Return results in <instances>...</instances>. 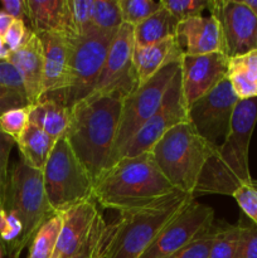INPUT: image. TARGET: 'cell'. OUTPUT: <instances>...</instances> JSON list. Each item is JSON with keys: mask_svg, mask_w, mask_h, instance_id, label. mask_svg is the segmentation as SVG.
Segmentation results:
<instances>
[{"mask_svg": "<svg viewBox=\"0 0 257 258\" xmlns=\"http://www.w3.org/2000/svg\"><path fill=\"white\" fill-rule=\"evenodd\" d=\"M123 100L117 93H92L71 106L65 138L93 181L110 165Z\"/></svg>", "mask_w": 257, "mask_h": 258, "instance_id": "1", "label": "cell"}, {"mask_svg": "<svg viewBox=\"0 0 257 258\" xmlns=\"http://www.w3.org/2000/svg\"><path fill=\"white\" fill-rule=\"evenodd\" d=\"M193 199L191 194L175 190L146 206L120 211L117 221L102 229L95 258H140Z\"/></svg>", "mask_w": 257, "mask_h": 258, "instance_id": "2", "label": "cell"}, {"mask_svg": "<svg viewBox=\"0 0 257 258\" xmlns=\"http://www.w3.org/2000/svg\"><path fill=\"white\" fill-rule=\"evenodd\" d=\"M256 123L257 97L238 101L228 135L207 161L194 198L206 194L232 196L241 185L251 183L249 143Z\"/></svg>", "mask_w": 257, "mask_h": 258, "instance_id": "3", "label": "cell"}, {"mask_svg": "<svg viewBox=\"0 0 257 258\" xmlns=\"http://www.w3.org/2000/svg\"><path fill=\"white\" fill-rule=\"evenodd\" d=\"M175 190L149 151L111 165L95 181L93 199L103 208L120 212L150 204Z\"/></svg>", "mask_w": 257, "mask_h": 258, "instance_id": "4", "label": "cell"}, {"mask_svg": "<svg viewBox=\"0 0 257 258\" xmlns=\"http://www.w3.org/2000/svg\"><path fill=\"white\" fill-rule=\"evenodd\" d=\"M214 149L190 123L184 122L170 128L150 153L169 183L176 190L194 197L199 176Z\"/></svg>", "mask_w": 257, "mask_h": 258, "instance_id": "5", "label": "cell"}, {"mask_svg": "<svg viewBox=\"0 0 257 258\" xmlns=\"http://www.w3.org/2000/svg\"><path fill=\"white\" fill-rule=\"evenodd\" d=\"M5 213L14 216L23 227L22 237L13 258L32 243L40 227L55 216L45 194L43 173L30 168L23 160L15 164L3 191Z\"/></svg>", "mask_w": 257, "mask_h": 258, "instance_id": "6", "label": "cell"}, {"mask_svg": "<svg viewBox=\"0 0 257 258\" xmlns=\"http://www.w3.org/2000/svg\"><path fill=\"white\" fill-rule=\"evenodd\" d=\"M45 194L54 213L93 199V181L66 138L55 143L43 169Z\"/></svg>", "mask_w": 257, "mask_h": 258, "instance_id": "7", "label": "cell"}, {"mask_svg": "<svg viewBox=\"0 0 257 258\" xmlns=\"http://www.w3.org/2000/svg\"><path fill=\"white\" fill-rule=\"evenodd\" d=\"M116 33L92 27L73 40L67 87L53 100L71 107L93 92Z\"/></svg>", "mask_w": 257, "mask_h": 258, "instance_id": "8", "label": "cell"}, {"mask_svg": "<svg viewBox=\"0 0 257 258\" xmlns=\"http://www.w3.org/2000/svg\"><path fill=\"white\" fill-rule=\"evenodd\" d=\"M180 59L173 60L161 68L155 76L139 86L131 95L123 100L117 136H116L108 168L120 160L123 149L130 143L131 139L159 110L171 81L180 71Z\"/></svg>", "mask_w": 257, "mask_h": 258, "instance_id": "9", "label": "cell"}, {"mask_svg": "<svg viewBox=\"0 0 257 258\" xmlns=\"http://www.w3.org/2000/svg\"><path fill=\"white\" fill-rule=\"evenodd\" d=\"M238 101L231 83L226 78L211 92L189 106V123L207 143L213 148H218L228 135Z\"/></svg>", "mask_w": 257, "mask_h": 258, "instance_id": "10", "label": "cell"}, {"mask_svg": "<svg viewBox=\"0 0 257 258\" xmlns=\"http://www.w3.org/2000/svg\"><path fill=\"white\" fill-rule=\"evenodd\" d=\"M184 122H189L188 106L184 98L179 71L171 81L159 110L131 139L123 149L120 160L122 158H134L149 153L170 128Z\"/></svg>", "mask_w": 257, "mask_h": 258, "instance_id": "11", "label": "cell"}, {"mask_svg": "<svg viewBox=\"0 0 257 258\" xmlns=\"http://www.w3.org/2000/svg\"><path fill=\"white\" fill-rule=\"evenodd\" d=\"M134 27L123 23L113 37L105 66L92 93H117L126 98L139 87L134 66Z\"/></svg>", "mask_w": 257, "mask_h": 258, "instance_id": "12", "label": "cell"}, {"mask_svg": "<svg viewBox=\"0 0 257 258\" xmlns=\"http://www.w3.org/2000/svg\"><path fill=\"white\" fill-rule=\"evenodd\" d=\"M62 227L52 258H77L85 253L106 226L95 201L60 212Z\"/></svg>", "mask_w": 257, "mask_h": 258, "instance_id": "13", "label": "cell"}, {"mask_svg": "<svg viewBox=\"0 0 257 258\" xmlns=\"http://www.w3.org/2000/svg\"><path fill=\"white\" fill-rule=\"evenodd\" d=\"M208 9L219 24L227 57L257 49V18L243 0H209Z\"/></svg>", "mask_w": 257, "mask_h": 258, "instance_id": "14", "label": "cell"}, {"mask_svg": "<svg viewBox=\"0 0 257 258\" xmlns=\"http://www.w3.org/2000/svg\"><path fill=\"white\" fill-rule=\"evenodd\" d=\"M213 223V209L193 199L166 224L140 258H169Z\"/></svg>", "mask_w": 257, "mask_h": 258, "instance_id": "15", "label": "cell"}, {"mask_svg": "<svg viewBox=\"0 0 257 258\" xmlns=\"http://www.w3.org/2000/svg\"><path fill=\"white\" fill-rule=\"evenodd\" d=\"M228 57L221 52L208 54H183L180 78L186 106L203 97L227 78Z\"/></svg>", "mask_w": 257, "mask_h": 258, "instance_id": "16", "label": "cell"}, {"mask_svg": "<svg viewBox=\"0 0 257 258\" xmlns=\"http://www.w3.org/2000/svg\"><path fill=\"white\" fill-rule=\"evenodd\" d=\"M43 47L42 97L55 98L66 90L72 43L66 35L58 33H39Z\"/></svg>", "mask_w": 257, "mask_h": 258, "instance_id": "17", "label": "cell"}, {"mask_svg": "<svg viewBox=\"0 0 257 258\" xmlns=\"http://www.w3.org/2000/svg\"><path fill=\"white\" fill-rule=\"evenodd\" d=\"M175 38L183 54L197 55L216 52L224 54L219 24L212 15H202L179 23Z\"/></svg>", "mask_w": 257, "mask_h": 258, "instance_id": "18", "label": "cell"}, {"mask_svg": "<svg viewBox=\"0 0 257 258\" xmlns=\"http://www.w3.org/2000/svg\"><path fill=\"white\" fill-rule=\"evenodd\" d=\"M28 18L35 34L58 33L68 39L78 38L70 0H27Z\"/></svg>", "mask_w": 257, "mask_h": 258, "instance_id": "19", "label": "cell"}, {"mask_svg": "<svg viewBox=\"0 0 257 258\" xmlns=\"http://www.w3.org/2000/svg\"><path fill=\"white\" fill-rule=\"evenodd\" d=\"M8 60L22 77L28 103L35 105L42 97L43 85V47L39 37L33 32L22 47L9 53Z\"/></svg>", "mask_w": 257, "mask_h": 258, "instance_id": "20", "label": "cell"}, {"mask_svg": "<svg viewBox=\"0 0 257 258\" xmlns=\"http://www.w3.org/2000/svg\"><path fill=\"white\" fill-rule=\"evenodd\" d=\"M183 52L175 37H170L155 44L134 49V66L138 75L139 86L155 76L161 68L173 60L180 59Z\"/></svg>", "mask_w": 257, "mask_h": 258, "instance_id": "21", "label": "cell"}, {"mask_svg": "<svg viewBox=\"0 0 257 258\" xmlns=\"http://www.w3.org/2000/svg\"><path fill=\"white\" fill-rule=\"evenodd\" d=\"M71 121V107L53 98L43 97L30 105L29 122L38 126L54 141L65 138Z\"/></svg>", "mask_w": 257, "mask_h": 258, "instance_id": "22", "label": "cell"}, {"mask_svg": "<svg viewBox=\"0 0 257 258\" xmlns=\"http://www.w3.org/2000/svg\"><path fill=\"white\" fill-rule=\"evenodd\" d=\"M55 143L44 131L29 122L15 144L19 148L22 160L30 168L43 171Z\"/></svg>", "mask_w": 257, "mask_h": 258, "instance_id": "23", "label": "cell"}, {"mask_svg": "<svg viewBox=\"0 0 257 258\" xmlns=\"http://www.w3.org/2000/svg\"><path fill=\"white\" fill-rule=\"evenodd\" d=\"M178 24V20L163 8L140 24L134 27L135 47H146L170 37H175Z\"/></svg>", "mask_w": 257, "mask_h": 258, "instance_id": "24", "label": "cell"}, {"mask_svg": "<svg viewBox=\"0 0 257 258\" xmlns=\"http://www.w3.org/2000/svg\"><path fill=\"white\" fill-rule=\"evenodd\" d=\"M62 219L55 214L48 219L39 228L29 244V254L27 258H52L59 237Z\"/></svg>", "mask_w": 257, "mask_h": 258, "instance_id": "25", "label": "cell"}, {"mask_svg": "<svg viewBox=\"0 0 257 258\" xmlns=\"http://www.w3.org/2000/svg\"><path fill=\"white\" fill-rule=\"evenodd\" d=\"M238 223L229 224L227 222H216L214 241L212 244L209 258H234L239 241Z\"/></svg>", "mask_w": 257, "mask_h": 258, "instance_id": "26", "label": "cell"}, {"mask_svg": "<svg viewBox=\"0 0 257 258\" xmlns=\"http://www.w3.org/2000/svg\"><path fill=\"white\" fill-rule=\"evenodd\" d=\"M92 27L106 32H117L123 24L118 0H93L91 9Z\"/></svg>", "mask_w": 257, "mask_h": 258, "instance_id": "27", "label": "cell"}, {"mask_svg": "<svg viewBox=\"0 0 257 258\" xmlns=\"http://www.w3.org/2000/svg\"><path fill=\"white\" fill-rule=\"evenodd\" d=\"M122 20L125 24L136 27L163 9L161 2H154V0H118Z\"/></svg>", "mask_w": 257, "mask_h": 258, "instance_id": "28", "label": "cell"}, {"mask_svg": "<svg viewBox=\"0 0 257 258\" xmlns=\"http://www.w3.org/2000/svg\"><path fill=\"white\" fill-rule=\"evenodd\" d=\"M214 232H216V222L169 258H209L214 241Z\"/></svg>", "mask_w": 257, "mask_h": 258, "instance_id": "29", "label": "cell"}, {"mask_svg": "<svg viewBox=\"0 0 257 258\" xmlns=\"http://www.w3.org/2000/svg\"><path fill=\"white\" fill-rule=\"evenodd\" d=\"M29 115L30 105L7 111L0 115V128L17 143L29 125Z\"/></svg>", "mask_w": 257, "mask_h": 258, "instance_id": "30", "label": "cell"}, {"mask_svg": "<svg viewBox=\"0 0 257 258\" xmlns=\"http://www.w3.org/2000/svg\"><path fill=\"white\" fill-rule=\"evenodd\" d=\"M208 4L209 0H161L164 9L168 10L179 23L202 17Z\"/></svg>", "mask_w": 257, "mask_h": 258, "instance_id": "31", "label": "cell"}, {"mask_svg": "<svg viewBox=\"0 0 257 258\" xmlns=\"http://www.w3.org/2000/svg\"><path fill=\"white\" fill-rule=\"evenodd\" d=\"M227 80L239 101L257 97V81L241 68L228 64Z\"/></svg>", "mask_w": 257, "mask_h": 258, "instance_id": "32", "label": "cell"}, {"mask_svg": "<svg viewBox=\"0 0 257 258\" xmlns=\"http://www.w3.org/2000/svg\"><path fill=\"white\" fill-rule=\"evenodd\" d=\"M239 241L234 258H257V226L242 217L238 222Z\"/></svg>", "mask_w": 257, "mask_h": 258, "instance_id": "33", "label": "cell"}, {"mask_svg": "<svg viewBox=\"0 0 257 258\" xmlns=\"http://www.w3.org/2000/svg\"><path fill=\"white\" fill-rule=\"evenodd\" d=\"M251 183L239 186L232 197L236 199L243 216L257 226V190Z\"/></svg>", "mask_w": 257, "mask_h": 258, "instance_id": "34", "label": "cell"}, {"mask_svg": "<svg viewBox=\"0 0 257 258\" xmlns=\"http://www.w3.org/2000/svg\"><path fill=\"white\" fill-rule=\"evenodd\" d=\"M92 2L93 0H70L73 24L78 37L86 34L92 28V22H91Z\"/></svg>", "mask_w": 257, "mask_h": 258, "instance_id": "35", "label": "cell"}, {"mask_svg": "<svg viewBox=\"0 0 257 258\" xmlns=\"http://www.w3.org/2000/svg\"><path fill=\"white\" fill-rule=\"evenodd\" d=\"M0 87L17 91L25 96V88L22 77L15 66L8 59H0Z\"/></svg>", "mask_w": 257, "mask_h": 258, "instance_id": "36", "label": "cell"}, {"mask_svg": "<svg viewBox=\"0 0 257 258\" xmlns=\"http://www.w3.org/2000/svg\"><path fill=\"white\" fill-rule=\"evenodd\" d=\"M32 33L33 30H29L25 27L24 20H14L3 38H4L8 49L13 52V50H17L18 48L22 47Z\"/></svg>", "mask_w": 257, "mask_h": 258, "instance_id": "37", "label": "cell"}, {"mask_svg": "<svg viewBox=\"0 0 257 258\" xmlns=\"http://www.w3.org/2000/svg\"><path fill=\"white\" fill-rule=\"evenodd\" d=\"M15 141L10 136L3 133L0 128V183L3 185V191L8 183V165H9V156Z\"/></svg>", "mask_w": 257, "mask_h": 258, "instance_id": "38", "label": "cell"}, {"mask_svg": "<svg viewBox=\"0 0 257 258\" xmlns=\"http://www.w3.org/2000/svg\"><path fill=\"white\" fill-rule=\"evenodd\" d=\"M29 106L27 97L17 91L0 87V115L13 108Z\"/></svg>", "mask_w": 257, "mask_h": 258, "instance_id": "39", "label": "cell"}, {"mask_svg": "<svg viewBox=\"0 0 257 258\" xmlns=\"http://www.w3.org/2000/svg\"><path fill=\"white\" fill-rule=\"evenodd\" d=\"M228 64L241 68L257 81V49L228 58Z\"/></svg>", "mask_w": 257, "mask_h": 258, "instance_id": "40", "label": "cell"}, {"mask_svg": "<svg viewBox=\"0 0 257 258\" xmlns=\"http://www.w3.org/2000/svg\"><path fill=\"white\" fill-rule=\"evenodd\" d=\"M3 12L14 20H24L28 18L27 0H2Z\"/></svg>", "mask_w": 257, "mask_h": 258, "instance_id": "41", "label": "cell"}, {"mask_svg": "<svg viewBox=\"0 0 257 258\" xmlns=\"http://www.w3.org/2000/svg\"><path fill=\"white\" fill-rule=\"evenodd\" d=\"M14 22L12 17L4 13L3 10H0V35L4 37V34L7 33V30L9 29V27L12 25V23Z\"/></svg>", "mask_w": 257, "mask_h": 258, "instance_id": "42", "label": "cell"}, {"mask_svg": "<svg viewBox=\"0 0 257 258\" xmlns=\"http://www.w3.org/2000/svg\"><path fill=\"white\" fill-rule=\"evenodd\" d=\"M103 228H105V227H103ZM101 233H102V231H101ZM101 233H100V236H98L97 238H96V241L93 242L92 244H91L90 248H88L87 251L85 252V253L81 254V256L77 257V258H95V251H96V248H97V243H98V241H100Z\"/></svg>", "mask_w": 257, "mask_h": 258, "instance_id": "43", "label": "cell"}, {"mask_svg": "<svg viewBox=\"0 0 257 258\" xmlns=\"http://www.w3.org/2000/svg\"><path fill=\"white\" fill-rule=\"evenodd\" d=\"M9 53H10V50L8 49V47L5 45L4 38L0 35V59H8V57H9Z\"/></svg>", "mask_w": 257, "mask_h": 258, "instance_id": "44", "label": "cell"}, {"mask_svg": "<svg viewBox=\"0 0 257 258\" xmlns=\"http://www.w3.org/2000/svg\"><path fill=\"white\" fill-rule=\"evenodd\" d=\"M7 213L4 211V204H3V185L0 183V229H2L3 223H4V219Z\"/></svg>", "mask_w": 257, "mask_h": 258, "instance_id": "45", "label": "cell"}, {"mask_svg": "<svg viewBox=\"0 0 257 258\" xmlns=\"http://www.w3.org/2000/svg\"><path fill=\"white\" fill-rule=\"evenodd\" d=\"M243 3L252 10V13L257 18V0H243Z\"/></svg>", "mask_w": 257, "mask_h": 258, "instance_id": "46", "label": "cell"}, {"mask_svg": "<svg viewBox=\"0 0 257 258\" xmlns=\"http://www.w3.org/2000/svg\"><path fill=\"white\" fill-rule=\"evenodd\" d=\"M252 185H253V188L254 189H256V190H257V180H254V179H252Z\"/></svg>", "mask_w": 257, "mask_h": 258, "instance_id": "47", "label": "cell"}, {"mask_svg": "<svg viewBox=\"0 0 257 258\" xmlns=\"http://www.w3.org/2000/svg\"><path fill=\"white\" fill-rule=\"evenodd\" d=\"M0 258H2V248H0Z\"/></svg>", "mask_w": 257, "mask_h": 258, "instance_id": "48", "label": "cell"}]
</instances>
